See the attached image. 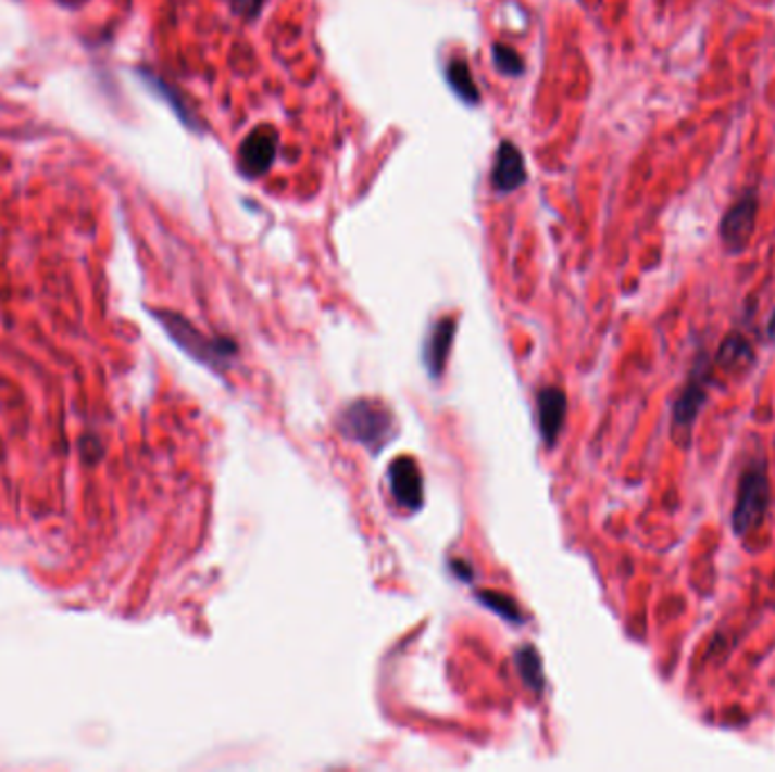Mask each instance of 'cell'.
<instances>
[{"mask_svg":"<svg viewBox=\"0 0 775 772\" xmlns=\"http://www.w3.org/2000/svg\"><path fill=\"white\" fill-rule=\"evenodd\" d=\"M771 505V483H768V467L766 458L760 456L751 465H746L739 473L735 505H733V532L735 537L743 540L751 535L755 528L764 523V517Z\"/></svg>","mask_w":775,"mask_h":772,"instance_id":"cell-1","label":"cell"},{"mask_svg":"<svg viewBox=\"0 0 775 772\" xmlns=\"http://www.w3.org/2000/svg\"><path fill=\"white\" fill-rule=\"evenodd\" d=\"M753 363H755L753 344L748 342L741 333H730L728 338H724V342L718 344L712 365L724 369L726 375H737V371H746Z\"/></svg>","mask_w":775,"mask_h":772,"instance_id":"cell-11","label":"cell"},{"mask_svg":"<svg viewBox=\"0 0 775 772\" xmlns=\"http://www.w3.org/2000/svg\"><path fill=\"white\" fill-rule=\"evenodd\" d=\"M478 598H480V603H484L486 607H490L492 611H497V615L503 617L505 621H511V623H520L522 621L520 607L511 596L499 594V592H480Z\"/></svg>","mask_w":775,"mask_h":772,"instance_id":"cell-14","label":"cell"},{"mask_svg":"<svg viewBox=\"0 0 775 772\" xmlns=\"http://www.w3.org/2000/svg\"><path fill=\"white\" fill-rule=\"evenodd\" d=\"M492 55H495V66H497L503 75H520V73L524 71L522 58L517 55V52H515L511 46L495 43Z\"/></svg>","mask_w":775,"mask_h":772,"instance_id":"cell-15","label":"cell"},{"mask_svg":"<svg viewBox=\"0 0 775 772\" xmlns=\"http://www.w3.org/2000/svg\"><path fill=\"white\" fill-rule=\"evenodd\" d=\"M758 211H760V198L755 189L743 191L721 216L718 223V238L724 250L735 256L741 254L748 245H751V238L758 227Z\"/></svg>","mask_w":775,"mask_h":772,"instance_id":"cell-5","label":"cell"},{"mask_svg":"<svg viewBox=\"0 0 775 772\" xmlns=\"http://www.w3.org/2000/svg\"><path fill=\"white\" fill-rule=\"evenodd\" d=\"M453 333H457V322H453L451 317H445L434 327L429 338H426L424 365H426V369H429L432 379H438L442 375L449 350H451V342H453Z\"/></svg>","mask_w":775,"mask_h":772,"instance_id":"cell-10","label":"cell"},{"mask_svg":"<svg viewBox=\"0 0 775 772\" xmlns=\"http://www.w3.org/2000/svg\"><path fill=\"white\" fill-rule=\"evenodd\" d=\"M524 179H526V168H524L522 152L517 150V145L503 141L495 156L492 186L499 193H513L524 183Z\"/></svg>","mask_w":775,"mask_h":772,"instance_id":"cell-8","label":"cell"},{"mask_svg":"<svg viewBox=\"0 0 775 772\" xmlns=\"http://www.w3.org/2000/svg\"><path fill=\"white\" fill-rule=\"evenodd\" d=\"M515 663H517V671H520L522 680L526 682V686H530L533 691H540L545 686L542 659L536 648H522L515 655Z\"/></svg>","mask_w":775,"mask_h":772,"instance_id":"cell-13","label":"cell"},{"mask_svg":"<svg viewBox=\"0 0 775 772\" xmlns=\"http://www.w3.org/2000/svg\"><path fill=\"white\" fill-rule=\"evenodd\" d=\"M390 478V492L395 501L402 508L417 512L424 503V488H422V473L413 458H397L388 471Z\"/></svg>","mask_w":775,"mask_h":772,"instance_id":"cell-7","label":"cell"},{"mask_svg":"<svg viewBox=\"0 0 775 772\" xmlns=\"http://www.w3.org/2000/svg\"><path fill=\"white\" fill-rule=\"evenodd\" d=\"M766 336H768V340H773L775 342V311L771 313V317H768V325H766Z\"/></svg>","mask_w":775,"mask_h":772,"instance_id":"cell-17","label":"cell"},{"mask_svg":"<svg viewBox=\"0 0 775 772\" xmlns=\"http://www.w3.org/2000/svg\"><path fill=\"white\" fill-rule=\"evenodd\" d=\"M447 83L463 102L476 104L478 102V89L474 85V77L470 73V66L465 60H451L447 64Z\"/></svg>","mask_w":775,"mask_h":772,"instance_id":"cell-12","label":"cell"},{"mask_svg":"<svg viewBox=\"0 0 775 772\" xmlns=\"http://www.w3.org/2000/svg\"><path fill=\"white\" fill-rule=\"evenodd\" d=\"M712 383V360L708 354L693 358L687 381L672 406V440L680 448H689L693 423H697L703 406L708 404Z\"/></svg>","mask_w":775,"mask_h":772,"instance_id":"cell-2","label":"cell"},{"mask_svg":"<svg viewBox=\"0 0 775 772\" xmlns=\"http://www.w3.org/2000/svg\"><path fill=\"white\" fill-rule=\"evenodd\" d=\"M261 5H263V0H234L236 14L246 16V18H254L259 14Z\"/></svg>","mask_w":775,"mask_h":772,"instance_id":"cell-16","label":"cell"},{"mask_svg":"<svg viewBox=\"0 0 775 772\" xmlns=\"http://www.w3.org/2000/svg\"><path fill=\"white\" fill-rule=\"evenodd\" d=\"M567 419V396L558 388H545L538 394V421L545 442L551 446L560 431H563Z\"/></svg>","mask_w":775,"mask_h":772,"instance_id":"cell-9","label":"cell"},{"mask_svg":"<svg viewBox=\"0 0 775 772\" xmlns=\"http://www.w3.org/2000/svg\"><path fill=\"white\" fill-rule=\"evenodd\" d=\"M159 322L164 325V329L168 331V336L179 344V347L193 356L196 360L209 365L211 369L216 371H225L229 367V363L236 358L238 347L236 342L227 340V338H216L209 340L204 338L198 329H193L189 322H186L184 317L173 315V313H157Z\"/></svg>","mask_w":775,"mask_h":772,"instance_id":"cell-3","label":"cell"},{"mask_svg":"<svg viewBox=\"0 0 775 772\" xmlns=\"http://www.w3.org/2000/svg\"><path fill=\"white\" fill-rule=\"evenodd\" d=\"M279 137L273 127H257L246 137L238 150V164L248 177H261L268 173L277 156Z\"/></svg>","mask_w":775,"mask_h":772,"instance_id":"cell-6","label":"cell"},{"mask_svg":"<svg viewBox=\"0 0 775 772\" xmlns=\"http://www.w3.org/2000/svg\"><path fill=\"white\" fill-rule=\"evenodd\" d=\"M340 431L377 454L395 435V417L379 402L361 398V402H354L352 406L345 408L340 417Z\"/></svg>","mask_w":775,"mask_h":772,"instance_id":"cell-4","label":"cell"}]
</instances>
